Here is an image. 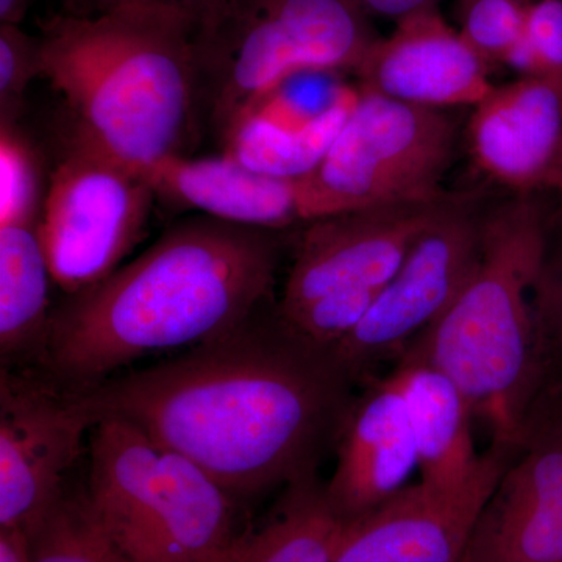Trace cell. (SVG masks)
<instances>
[{"label":"cell","mask_w":562,"mask_h":562,"mask_svg":"<svg viewBox=\"0 0 562 562\" xmlns=\"http://www.w3.org/2000/svg\"><path fill=\"white\" fill-rule=\"evenodd\" d=\"M46 190L31 143L18 124H0V224H40Z\"/></svg>","instance_id":"cell-26"},{"label":"cell","mask_w":562,"mask_h":562,"mask_svg":"<svg viewBox=\"0 0 562 562\" xmlns=\"http://www.w3.org/2000/svg\"><path fill=\"white\" fill-rule=\"evenodd\" d=\"M357 380L266 303L238 328L169 360L79 387L209 472L233 497L314 479L336 446Z\"/></svg>","instance_id":"cell-1"},{"label":"cell","mask_w":562,"mask_h":562,"mask_svg":"<svg viewBox=\"0 0 562 562\" xmlns=\"http://www.w3.org/2000/svg\"><path fill=\"white\" fill-rule=\"evenodd\" d=\"M465 139L476 169L513 195L562 198V92L549 81L494 87L473 106Z\"/></svg>","instance_id":"cell-13"},{"label":"cell","mask_w":562,"mask_h":562,"mask_svg":"<svg viewBox=\"0 0 562 562\" xmlns=\"http://www.w3.org/2000/svg\"><path fill=\"white\" fill-rule=\"evenodd\" d=\"M366 13L392 18L398 21L416 11L438 7L439 0H353Z\"/></svg>","instance_id":"cell-30"},{"label":"cell","mask_w":562,"mask_h":562,"mask_svg":"<svg viewBox=\"0 0 562 562\" xmlns=\"http://www.w3.org/2000/svg\"><path fill=\"white\" fill-rule=\"evenodd\" d=\"M146 173L157 201L168 206L262 231L306 225L302 179L266 176L224 151L168 158Z\"/></svg>","instance_id":"cell-16"},{"label":"cell","mask_w":562,"mask_h":562,"mask_svg":"<svg viewBox=\"0 0 562 562\" xmlns=\"http://www.w3.org/2000/svg\"><path fill=\"white\" fill-rule=\"evenodd\" d=\"M49 262L36 222L0 224V350L2 366L38 360L52 312Z\"/></svg>","instance_id":"cell-19"},{"label":"cell","mask_w":562,"mask_h":562,"mask_svg":"<svg viewBox=\"0 0 562 562\" xmlns=\"http://www.w3.org/2000/svg\"><path fill=\"white\" fill-rule=\"evenodd\" d=\"M101 419L76 386L3 368L0 376V528L35 531Z\"/></svg>","instance_id":"cell-8"},{"label":"cell","mask_w":562,"mask_h":562,"mask_svg":"<svg viewBox=\"0 0 562 562\" xmlns=\"http://www.w3.org/2000/svg\"><path fill=\"white\" fill-rule=\"evenodd\" d=\"M357 95L358 87L335 109L305 127H283L258 116H244L225 136L224 154L266 176L303 179L319 166L330 149Z\"/></svg>","instance_id":"cell-21"},{"label":"cell","mask_w":562,"mask_h":562,"mask_svg":"<svg viewBox=\"0 0 562 562\" xmlns=\"http://www.w3.org/2000/svg\"><path fill=\"white\" fill-rule=\"evenodd\" d=\"M535 0H457L458 32L491 70L508 66Z\"/></svg>","instance_id":"cell-25"},{"label":"cell","mask_w":562,"mask_h":562,"mask_svg":"<svg viewBox=\"0 0 562 562\" xmlns=\"http://www.w3.org/2000/svg\"><path fill=\"white\" fill-rule=\"evenodd\" d=\"M454 194L346 211L303 225L277 310L294 312L335 292L382 290Z\"/></svg>","instance_id":"cell-10"},{"label":"cell","mask_w":562,"mask_h":562,"mask_svg":"<svg viewBox=\"0 0 562 562\" xmlns=\"http://www.w3.org/2000/svg\"><path fill=\"white\" fill-rule=\"evenodd\" d=\"M358 88L425 109L479 105L495 85L491 68L438 7L395 21L355 70Z\"/></svg>","instance_id":"cell-12"},{"label":"cell","mask_w":562,"mask_h":562,"mask_svg":"<svg viewBox=\"0 0 562 562\" xmlns=\"http://www.w3.org/2000/svg\"><path fill=\"white\" fill-rule=\"evenodd\" d=\"M517 452L492 443L482 472L460 490L409 484L350 522L331 562H460L480 514Z\"/></svg>","instance_id":"cell-11"},{"label":"cell","mask_w":562,"mask_h":562,"mask_svg":"<svg viewBox=\"0 0 562 562\" xmlns=\"http://www.w3.org/2000/svg\"><path fill=\"white\" fill-rule=\"evenodd\" d=\"M0 562H32V535L24 528H0Z\"/></svg>","instance_id":"cell-31"},{"label":"cell","mask_w":562,"mask_h":562,"mask_svg":"<svg viewBox=\"0 0 562 562\" xmlns=\"http://www.w3.org/2000/svg\"><path fill=\"white\" fill-rule=\"evenodd\" d=\"M281 512L246 541L228 562H331L349 520L335 512L316 479L291 486Z\"/></svg>","instance_id":"cell-20"},{"label":"cell","mask_w":562,"mask_h":562,"mask_svg":"<svg viewBox=\"0 0 562 562\" xmlns=\"http://www.w3.org/2000/svg\"><path fill=\"white\" fill-rule=\"evenodd\" d=\"M283 233L195 214L52 312L38 358L68 386L227 335L273 301Z\"/></svg>","instance_id":"cell-2"},{"label":"cell","mask_w":562,"mask_h":562,"mask_svg":"<svg viewBox=\"0 0 562 562\" xmlns=\"http://www.w3.org/2000/svg\"><path fill=\"white\" fill-rule=\"evenodd\" d=\"M87 497L110 541L131 562H160L161 447L138 425L102 416L88 438Z\"/></svg>","instance_id":"cell-15"},{"label":"cell","mask_w":562,"mask_h":562,"mask_svg":"<svg viewBox=\"0 0 562 562\" xmlns=\"http://www.w3.org/2000/svg\"><path fill=\"white\" fill-rule=\"evenodd\" d=\"M482 220L471 194H454L376 294L357 330L333 349L357 382L379 362L397 361L452 305L479 262Z\"/></svg>","instance_id":"cell-9"},{"label":"cell","mask_w":562,"mask_h":562,"mask_svg":"<svg viewBox=\"0 0 562 562\" xmlns=\"http://www.w3.org/2000/svg\"><path fill=\"white\" fill-rule=\"evenodd\" d=\"M562 199V198H561ZM536 330L539 350V397L536 424L562 412V260L550 254L535 290Z\"/></svg>","instance_id":"cell-23"},{"label":"cell","mask_w":562,"mask_h":562,"mask_svg":"<svg viewBox=\"0 0 562 562\" xmlns=\"http://www.w3.org/2000/svg\"><path fill=\"white\" fill-rule=\"evenodd\" d=\"M508 66L562 92V0H535Z\"/></svg>","instance_id":"cell-27"},{"label":"cell","mask_w":562,"mask_h":562,"mask_svg":"<svg viewBox=\"0 0 562 562\" xmlns=\"http://www.w3.org/2000/svg\"><path fill=\"white\" fill-rule=\"evenodd\" d=\"M454 147L457 122L449 111L358 88L341 132L302 179L306 224L346 211L441 198Z\"/></svg>","instance_id":"cell-6"},{"label":"cell","mask_w":562,"mask_h":562,"mask_svg":"<svg viewBox=\"0 0 562 562\" xmlns=\"http://www.w3.org/2000/svg\"><path fill=\"white\" fill-rule=\"evenodd\" d=\"M220 0H61V13L70 16L91 18L128 5L176 7L190 13L195 22L209 13Z\"/></svg>","instance_id":"cell-29"},{"label":"cell","mask_w":562,"mask_h":562,"mask_svg":"<svg viewBox=\"0 0 562 562\" xmlns=\"http://www.w3.org/2000/svg\"><path fill=\"white\" fill-rule=\"evenodd\" d=\"M43 76V44L18 24H0V124H16L25 92Z\"/></svg>","instance_id":"cell-28"},{"label":"cell","mask_w":562,"mask_h":562,"mask_svg":"<svg viewBox=\"0 0 562 562\" xmlns=\"http://www.w3.org/2000/svg\"><path fill=\"white\" fill-rule=\"evenodd\" d=\"M460 562H562V457L532 462L487 501Z\"/></svg>","instance_id":"cell-18"},{"label":"cell","mask_w":562,"mask_h":562,"mask_svg":"<svg viewBox=\"0 0 562 562\" xmlns=\"http://www.w3.org/2000/svg\"><path fill=\"white\" fill-rule=\"evenodd\" d=\"M32 562H131L91 512L87 492H63L35 531Z\"/></svg>","instance_id":"cell-22"},{"label":"cell","mask_w":562,"mask_h":562,"mask_svg":"<svg viewBox=\"0 0 562 562\" xmlns=\"http://www.w3.org/2000/svg\"><path fill=\"white\" fill-rule=\"evenodd\" d=\"M376 38L353 0H220L195 22L202 138L222 146L250 106L294 74L355 72Z\"/></svg>","instance_id":"cell-5"},{"label":"cell","mask_w":562,"mask_h":562,"mask_svg":"<svg viewBox=\"0 0 562 562\" xmlns=\"http://www.w3.org/2000/svg\"><path fill=\"white\" fill-rule=\"evenodd\" d=\"M194 32L190 13L165 5L44 22L43 77L65 99L70 131L143 172L190 155L202 139Z\"/></svg>","instance_id":"cell-3"},{"label":"cell","mask_w":562,"mask_h":562,"mask_svg":"<svg viewBox=\"0 0 562 562\" xmlns=\"http://www.w3.org/2000/svg\"><path fill=\"white\" fill-rule=\"evenodd\" d=\"M538 195L483 211L475 271L452 305L401 355L430 362L460 386L492 443L519 449L539 397L535 290L550 236Z\"/></svg>","instance_id":"cell-4"},{"label":"cell","mask_w":562,"mask_h":562,"mask_svg":"<svg viewBox=\"0 0 562 562\" xmlns=\"http://www.w3.org/2000/svg\"><path fill=\"white\" fill-rule=\"evenodd\" d=\"M155 202L146 172L70 131L40 217L55 286L72 295L117 271L143 239Z\"/></svg>","instance_id":"cell-7"},{"label":"cell","mask_w":562,"mask_h":562,"mask_svg":"<svg viewBox=\"0 0 562 562\" xmlns=\"http://www.w3.org/2000/svg\"><path fill=\"white\" fill-rule=\"evenodd\" d=\"M335 447L338 461L325 492L349 522L409 486L419 458L405 401L390 376L371 380L355 395Z\"/></svg>","instance_id":"cell-14"},{"label":"cell","mask_w":562,"mask_h":562,"mask_svg":"<svg viewBox=\"0 0 562 562\" xmlns=\"http://www.w3.org/2000/svg\"><path fill=\"white\" fill-rule=\"evenodd\" d=\"M32 0H0V24L21 25Z\"/></svg>","instance_id":"cell-32"},{"label":"cell","mask_w":562,"mask_h":562,"mask_svg":"<svg viewBox=\"0 0 562 562\" xmlns=\"http://www.w3.org/2000/svg\"><path fill=\"white\" fill-rule=\"evenodd\" d=\"M342 76L336 70L294 74L261 95L244 116H258L283 127H305L357 90L344 85Z\"/></svg>","instance_id":"cell-24"},{"label":"cell","mask_w":562,"mask_h":562,"mask_svg":"<svg viewBox=\"0 0 562 562\" xmlns=\"http://www.w3.org/2000/svg\"><path fill=\"white\" fill-rule=\"evenodd\" d=\"M387 376L405 401L420 482L441 490L468 486L482 472L486 452H476L475 416L460 386L430 362L414 358H398Z\"/></svg>","instance_id":"cell-17"}]
</instances>
